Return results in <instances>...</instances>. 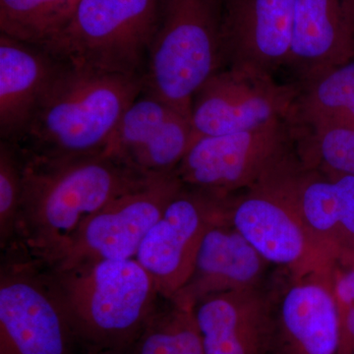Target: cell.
<instances>
[{
	"instance_id": "9",
	"label": "cell",
	"mask_w": 354,
	"mask_h": 354,
	"mask_svg": "<svg viewBox=\"0 0 354 354\" xmlns=\"http://www.w3.org/2000/svg\"><path fill=\"white\" fill-rule=\"evenodd\" d=\"M176 172L153 176L88 216L48 266L64 269L95 260L136 258L149 230L183 187Z\"/></svg>"
},
{
	"instance_id": "8",
	"label": "cell",
	"mask_w": 354,
	"mask_h": 354,
	"mask_svg": "<svg viewBox=\"0 0 354 354\" xmlns=\"http://www.w3.org/2000/svg\"><path fill=\"white\" fill-rule=\"evenodd\" d=\"M293 149L290 118L249 131L197 137L176 174L184 185L227 197L257 183Z\"/></svg>"
},
{
	"instance_id": "28",
	"label": "cell",
	"mask_w": 354,
	"mask_h": 354,
	"mask_svg": "<svg viewBox=\"0 0 354 354\" xmlns=\"http://www.w3.org/2000/svg\"><path fill=\"white\" fill-rule=\"evenodd\" d=\"M346 3H348L349 9H351V14H353L354 17V0H346Z\"/></svg>"
},
{
	"instance_id": "6",
	"label": "cell",
	"mask_w": 354,
	"mask_h": 354,
	"mask_svg": "<svg viewBox=\"0 0 354 354\" xmlns=\"http://www.w3.org/2000/svg\"><path fill=\"white\" fill-rule=\"evenodd\" d=\"M158 6V0H80L44 48L74 66L143 77Z\"/></svg>"
},
{
	"instance_id": "26",
	"label": "cell",
	"mask_w": 354,
	"mask_h": 354,
	"mask_svg": "<svg viewBox=\"0 0 354 354\" xmlns=\"http://www.w3.org/2000/svg\"><path fill=\"white\" fill-rule=\"evenodd\" d=\"M335 176L339 193V248L342 237H354V176Z\"/></svg>"
},
{
	"instance_id": "17",
	"label": "cell",
	"mask_w": 354,
	"mask_h": 354,
	"mask_svg": "<svg viewBox=\"0 0 354 354\" xmlns=\"http://www.w3.org/2000/svg\"><path fill=\"white\" fill-rule=\"evenodd\" d=\"M64 62L43 46L0 34V137L15 143Z\"/></svg>"
},
{
	"instance_id": "20",
	"label": "cell",
	"mask_w": 354,
	"mask_h": 354,
	"mask_svg": "<svg viewBox=\"0 0 354 354\" xmlns=\"http://www.w3.org/2000/svg\"><path fill=\"white\" fill-rule=\"evenodd\" d=\"M80 0H0V34L50 46L73 16Z\"/></svg>"
},
{
	"instance_id": "12",
	"label": "cell",
	"mask_w": 354,
	"mask_h": 354,
	"mask_svg": "<svg viewBox=\"0 0 354 354\" xmlns=\"http://www.w3.org/2000/svg\"><path fill=\"white\" fill-rule=\"evenodd\" d=\"M225 68L274 75L286 67L295 0H221Z\"/></svg>"
},
{
	"instance_id": "14",
	"label": "cell",
	"mask_w": 354,
	"mask_h": 354,
	"mask_svg": "<svg viewBox=\"0 0 354 354\" xmlns=\"http://www.w3.org/2000/svg\"><path fill=\"white\" fill-rule=\"evenodd\" d=\"M274 311L260 286L203 298L193 312L205 353H271Z\"/></svg>"
},
{
	"instance_id": "5",
	"label": "cell",
	"mask_w": 354,
	"mask_h": 354,
	"mask_svg": "<svg viewBox=\"0 0 354 354\" xmlns=\"http://www.w3.org/2000/svg\"><path fill=\"white\" fill-rule=\"evenodd\" d=\"M295 149L250 187L230 195L227 218L268 263L286 268L290 279L330 271L333 263L310 239L291 195Z\"/></svg>"
},
{
	"instance_id": "10",
	"label": "cell",
	"mask_w": 354,
	"mask_h": 354,
	"mask_svg": "<svg viewBox=\"0 0 354 354\" xmlns=\"http://www.w3.org/2000/svg\"><path fill=\"white\" fill-rule=\"evenodd\" d=\"M228 197L183 184L149 230L135 259L165 299L171 301L187 283L207 232L227 220Z\"/></svg>"
},
{
	"instance_id": "16",
	"label": "cell",
	"mask_w": 354,
	"mask_h": 354,
	"mask_svg": "<svg viewBox=\"0 0 354 354\" xmlns=\"http://www.w3.org/2000/svg\"><path fill=\"white\" fill-rule=\"evenodd\" d=\"M268 264L227 220L221 221L207 232L189 279L169 302L193 309L209 295L258 288Z\"/></svg>"
},
{
	"instance_id": "19",
	"label": "cell",
	"mask_w": 354,
	"mask_h": 354,
	"mask_svg": "<svg viewBox=\"0 0 354 354\" xmlns=\"http://www.w3.org/2000/svg\"><path fill=\"white\" fill-rule=\"evenodd\" d=\"M297 86L292 122L354 127V58Z\"/></svg>"
},
{
	"instance_id": "7",
	"label": "cell",
	"mask_w": 354,
	"mask_h": 354,
	"mask_svg": "<svg viewBox=\"0 0 354 354\" xmlns=\"http://www.w3.org/2000/svg\"><path fill=\"white\" fill-rule=\"evenodd\" d=\"M0 272V354H75L79 339L48 267L22 249Z\"/></svg>"
},
{
	"instance_id": "18",
	"label": "cell",
	"mask_w": 354,
	"mask_h": 354,
	"mask_svg": "<svg viewBox=\"0 0 354 354\" xmlns=\"http://www.w3.org/2000/svg\"><path fill=\"white\" fill-rule=\"evenodd\" d=\"M291 195L310 239L333 263L339 253V196L335 176L307 169L298 158Z\"/></svg>"
},
{
	"instance_id": "23",
	"label": "cell",
	"mask_w": 354,
	"mask_h": 354,
	"mask_svg": "<svg viewBox=\"0 0 354 354\" xmlns=\"http://www.w3.org/2000/svg\"><path fill=\"white\" fill-rule=\"evenodd\" d=\"M177 113H181L156 95L142 91L123 113L106 151L127 164L128 158Z\"/></svg>"
},
{
	"instance_id": "11",
	"label": "cell",
	"mask_w": 354,
	"mask_h": 354,
	"mask_svg": "<svg viewBox=\"0 0 354 354\" xmlns=\"http://www.w3.org/2000/svg\"><path fill=\"white\" fill-rule=\"evenodd\" d=\"M298 94L297 84L283 85L269 74L221 69L193 97L190 121L194 139L249 131L290 120Z\"/></svg>"
},
{
	"instance_id": "2",
	"label": "cell",
	"mask_w": 354,
	"mask_h": 354,
	"mask_svg": "<svg viewBox=\"0 0 354 354\" xmlns=\"http://www.w3.org/2000/svg\"><path fill=\"white\" fill-rule=\"evenodd\" d=\"M143 77L106 73L64 62L22 136L24 160H65L106 150Z\"/></svg>"
},
{
	"instance_id": "21",
	"label": "cell",
	"mask_w": 354,
	"mask_h": 354,
	"mask_svg": "<svg viewBox=\"0 0 354 354\" xmlns=\"http://www.w3.org/2000/svg\"><path fill=\"white\" fill-rule=\"evenodd\" d=\"M293 123L295 150L310 169L333 176H354V127Z\"/></svg>"
},
{
	"instance_id": "25",
	"label": "cell",
	"mask_w": 354,
	"mask_h": 354,
	"mask_svg": "<svg viewBox=\"0 0 354 354\" xmlns=\"http://www.w3.org/2000/svg\"><path fill=\"white\" fill-rule=\"evenodd\" d=\"M339 322L337 354H354V269L332 274Z\"/></svg>"
},
{
	"instance_id": "1",
	"label": "cell",
	"mask_w": 354,
	"mask_h": 354,
	"mask_svg": "<svg viewBox=\"0 0 354 354\" xmlns=\"http://www.w3.org/2000/svg\"><path fill=\"white\" fill-rule=\"evenodd\" d=\"M22 160L24 189L15 248L44 264L88 216L153 177L106 150L65 160Z\"/></svg>"
},
{
	"instance_id": "27",
	"label": "cell",
	"mask_w": 354,
	"mask_h": 354,
	"mask_svg": "<svg viewBox=\"0 0 354 354\" xmlns=\"http://www.w3.org/2000/svg\"><path fill=\"white\" fill-rule=\"evenodd\" d=\"M84 354H134L132 349L88 348Z\"/></svg>"
},
{
	"instance_id": "15",
	"label": "cell",
	"mask_w": 354,
	"mask_h": 354,
	"mask_svg": "<svg viewBox=\"0 0 354 354\" xmlns=\"http://www.w3.org/2000/svg\"><path fill=\"white\" fill-rule=\"evenodd\" d=\"M354 58V17L346 0H295L286 68L297 85Z\"/></svg>"
},
{
	"instance_id": "22",
	"label": "cell",
	"mask_w": 354,
	"mask_h": 354,
	"mask_svg": "<svg viewBox=\"0 0 354 354\" xmlns=\"http://www.w3.org/2000/svg\"><path fill=\"white\" fill-rule=\"evenodd\" d=\"M134 354H206L193 309L158 310L132 348Z\"/></svg>"
},
{
	"instance_id": "3",
	"label": "cell",
	"mask_w": 354,
	"mask_h": 354,
	"mask_svg": "<svg viewBox=\"0 0 354 354\" xmlns=\"http://www.w3.org/2000/svg\"><path fill=\"white\" fill-rule=\"evenodd\" d=\"M48 269L87 349H132L160 310L158 299L162 295L135 258Z\"/></svg>"
},
{
	"instance_id": "13",
	"label": "cell",
	"mask_w": 354,
	"mask_h": 354,
	"mask_svg": "<svg viewBox=\"0 0 354 354\" xmlns=\"http://www.w3.org/2000/svg\"><path fill=\"white\" fill-rule=\"evenodd\" d=\"M339 346L332 270L290 279L274 304L270 354H337Z\"/></svg>"
},
{
	"instance_id": "4",
	"label": "cell",
	"mask_w": 354,
	"mask_h": 354,
	"mask_svg": "<svg viewBox=\"0 0 354 354\" xmlns=\"http://www.w3.org/2000/svg\"><path fill=\"white\" fill-rule=\"evenodd\" d=\"M221 0H158L143 91L190 118L200 88L225 68Z\"/></svg>"
},
{
	"instance_id": "24",
	"label": "cell",
	"mask_w": 354,
	"mask_h": 354,
	"mask_svg": "<svg viewBox=\"0 0 354 354\" xmlns=\"http://www.w3.org/2000/svg\"><path fill=\"white\" fill-rule=\"evenodd\" d=\"M24 189V164L17 149L0 141V243L2 251L15 248L19 236Z\"/></svg>"
}]
</instances>
